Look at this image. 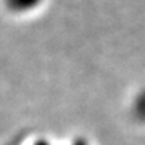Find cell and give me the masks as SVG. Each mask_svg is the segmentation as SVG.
<instances>
[{
  "instance_id": "obj_2",
  "label": "cell",
  "mask_w": 145,
  "mask_h": 145,
  "mask_svg": "<svg viewBox=\"0 0 145 145\" xmlns=\"http://www.w3.org/2000/svg\"><path fill=\"white\" fill-rule=\"evenodd\" d=\"M132 114L138 121L145 123V89L141 90L132 102Z\"/></svg>"
},
{
  "instance_id": "obj_4",
  "label": "cell",
  "mask_w": 145,
  "mask_h": 145,
  "mask_svg": "<svg viewBox=\"0 0 145 145\" xmlns=\"http://www.w3.org/2000/svg\"><path fill=\"white\" fill-rule=\"evenodd\" d=\"M34 145H50L48 141H44V139H39L37 142H34Z\"/></svg>"
},
{
  "instance_id": "obj_3",
  "label": "cell",
  "mask_w": 145,
  "mask_h": 145,
  "mask_svg": "<svg viewBox=\"0 0 145 145\" xmlns=\"http://www.w3.org/2000/svg\"><path fill=\"white\" fill-rule=\"evenodd\" d=\"M71 145H89V144H88L86 141H84V139H82V138H78V139H76Z\"/></svg>"
},
{
  "instance_id": "obj_1",
  "label": "cell",
  "mask_w": 145,
  "mask_h": 145,
  "mask_svg": "<svg viewBox=\"0 0 145 145\" xmlns=\"http://www.w3.org/2000/svg\"><path fill=\"white\" fill-rule=\"evenodd\" d=\"M43 0H5L6 6L10 12L15 14H28L37 9Z\"/></svg>"
}]
</instances>
